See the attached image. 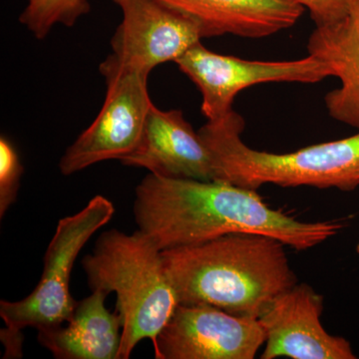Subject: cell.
<instances>
[{"instance_id":"cell-1","label":"cell","mask_w":359,"mask_h":359,"mask_svg":"<svg viewBox=\"0 0 359 359\" xmlns=\"http://www.w3.org/2000/svg\"><path fill=\"white\" fill-rule=\"evenodd\" d=\"M133 212L138 230L161 250L252 233L278 238L301 252L323 244L344 228L339 221H299L269 208L256 190L226 182L153 174L137 186Z\"/></svg>"},{"instance_id":"cell-2","label":"cell","mask_w":359,"mask_h":359,"mask_svg":"<svg viewBox=\"0 0 359 359\" xmlns=\"http://www.w3.org/2000/svg\"><path fill=\"white\" fill-rule=\"evenodd\" d=\"M285 247L269 236L238 233L162 250V257L180 304L259 318L297 283Z\"/></svg>"},{"instance_id":"cell-3","label":"cell","mask_w":359,"mask_h":359,"mask_svg":"<svg viewBox=\"0 0 359 359\" xmlns=\"http://www.w3.org/2000/svg\"><path fill=\"white\" fill-rule=\"evenodd\" d=\"M244 129V119L233 110L199 130L212 155L214 181L250 190L266 184L341 191L358 188L359 132L340 140L276 154L245 145L241 139Z\"/></svg>"},{"instance_id":"cell-4","label":"cell","mask_w":359,"mask_h":359,"mask_svg":"<svg viewBox=\"0 0 359 359\" xmlns=\"http://www.w3.org/2000/svg\"><path fill=\"white\" fill-rule=\"evenodd\" d=\"M82 266L92 290L116 294L122 321L119 359H128L142 340L155 344L180 302L153 241L139 230L104 231Z\"/></svg>"},{"instance_id":"cell-5","label":"cell","mask_w":359,"mask_h":359,"mask_svg":"<svg viewBox=\"0 0 359 359\" xmlns=\"http://www.w3.org/2000/svg\"><path fill=\"white\" fill-rule=\"evenodd\" d=\"M115 208L96 196L81 211L59 219L44 256L43 273L32 294L18 302H0V318L6 328L0 339L6 358L22 356V330L56 327L70 320L76 301L70 294V276L78 255L90 238L109 223Z\"/></svg>"},{"instance_id":"cell-6","label":"cell","mask_w":359,"mask_h":359,"mask_svg":"<svg viewBox=\"0 0 359 359\" xmlns=\"http://www.w3.org/2000/svg\"><path fill=\"white\" fill-rule=\"evenodd\" d=\"M202 94L203 115L218 120L233 111L243 90L264 83L314 84L332 76V70L313 56L285 61L245 60L215 53L201 42L175 61Z\"/></svg>"},{"instance_id":"cell-7","label":"cell","mask_w":359,"mask_h":359,"mask_svg":"<svg viewBox=\"0 0 359 359\" xmlns=\"http://www.w3.org/2000/svg\"><path fill=\"white\" fill-rule=\"evenodd\" d=\"M122 21L111 40L112 53L99 67L103 76L118 72L150 75L177 60L203 39L199 26L160 0H113Z\"/></svg>"},{"instance_id":"cell-8","label":"cell","mask_w":359,"mask_h":359,"mask_svg":"<svg viewBox=\"0 0 359 359\" xmlns=\"http://www.w3.org/2000/svg\"><path fill=\"white\" fill-rule=\"evenodd\" d=\"M105 100L88 128L65 151L59 169L70 176L97 163L122 160L138 145L151 106L149 75L118 72L105 75Z\"/></svg>"},{"instance_id":"cell-9","label":"cell","mask_w":359,"mask_h":359,"mask_svg":"<svg viewBox=\"0 0 359 359\" xmlns=\"http://www.w3.org/2000/svg\"><path fill=\"white\" fill-rule=\"evenodd\" d=\"M266 340L259 318L180 304L153 347L157 359H254Z\"/></svg>"},{"instance_id":"cell-10","label":"cell","mask_w":359,"mask_h":359,"mask_svg":"<svg viewBox=\"0 0 359 359\" xmlns=\"http://www.w3.org/2000/svg\"><path fill=\"white\" fill-rule=\"evenodd\" d=\"M323 297L306 283L278 295L259 318L266 330L262 359H355L351 344L320 323Z\"/></svg>"},{"instance_id":"cell-11","label":"cell","mask_w":359,"mask_h":359,"mask_svg":"<svg viewBox=\"0 0 359 359\" xmlns=\"http://www.w3.org/2000/svg\"><path fill=\"white\" fill-rule=\"evenodd\" d=\"M121 163L144 168L165 178L214 181V164L209 149L183 112L161 110L154 104L149 110L138 145Z\"/></svg>"},{"instance_id":"cell-12","label":"cell","mask_w":359,"mask_h":359,"mask_svg":"<svg viewBox=\"0 0 359 359\" xmlns=\"http://www.w3.org/2000/svg\"><path fill=\"white\" fill-rule=\"evenodd\" d=\"M199 26L203 39H263L292 27L304 13L294 0H160Z\"/></svg>"},{"instance_id":"cell-13","label":"cell","mask_w":359,"mask_h":359,"mask_svg":"<svg viewBox=\"0 0 359 359\" xmlns=\"http://www.w3.org/2000/svg\"><path fill=\"white\" fill-rule=\"evenodd\" d=\"M309 55L323 61L340 81L325 97L328 114L359 131V0L346 18L316 26L308 40Z\"/></svg>"},{"instance_id":"cell-14","label":"cell","mask_w":359,"mask_h":359,"mask_svg":"<svg viewBox=\"0 0 359 359\" xmlns=\"http://www.w3.org/2000/svg\"><path fill=\"white\" fill-rule=\"evenodd\" d=\"M107 295L93 290L76 302L69 320L37 330L40 344L58 359H119L122 321L106 309Z\"/></svg>"},{"instance_id":"cell-15","label":"cell","mask_w":359,"mask_h":359,"mask_svg":"<svg viewBox=\"0 0 359 359\" xmlns=\"http://www.w3.org/2000/svg\"><path fill=\"white\" fill-rule=\"evenodd\" d=\"M90 11L89 0H28L20 21L37 39H44L56 25L72 27Z\"/></svg>"},{"instance_id":"cell-16","label":"cell","mask_w":359,"mask_h":359,"mask_svg":"<svg viewBox=\"0 0 359 359\" xmlns=\"http://www.w3.org/2000/svg\"><path fill=\"white\" fill-rule=\"evenodd\" d=\"M23 167L20 156L6 136L0 138V218L15 203Z\"/></svg>"},{"instance_id":"cell-17","label":"cell","mask_w":359,"mask_h":359,"mask_svg":"<svg viewBox=\"0 0 359 359\" xmlns=\"http://www.w3.org/2000/svg\"><path fill=\"white\" fill-rule=\"evenodd\" d=\"M308 9L316 26L337 22L346 18L351 11L353 0H294Z\"/></svg>"},{"instance_id":"cell-18","label":"cell","mask_w":359,"mask_h":359,"mask_svg":"<svg viewBox=\"0 0 359 359\" xmlns=\"http://www.w3.org/2000/svg\"><path fill=\"white\" fill-rule=\"evenodd\" d=\"M358 254H359V244H358Z\"/></svg>"}]
</instances>
